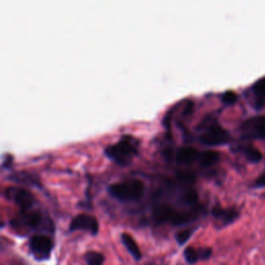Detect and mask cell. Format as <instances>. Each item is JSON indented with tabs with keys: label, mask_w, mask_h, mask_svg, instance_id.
I'll return each instance as SVG.
<instances>
[{
	"label": "cell",
	"mask_w": 265,
	"mask_h": 265,
	"mask_svg": "<svg viewBox=\"0 0 265 265\" xmlns=\"http://www.w3.org/2000/svg\"><path fill=\"white\" fill-rule=\"evenodd\" d=\"M12 226L19 228L25 227L28 230L36 232L37 234H53L55 226L52 218L40 209L32 208L30 210L20 212L19 218L13 219L11 222Z\"/></svg>",
	"instance_id": "6da1fadb"
},
{
	"label": "cell",
	"mask_w": 265,
	"mask_h": 265,
	"mask_svg": "<svg viewBox=\"0 0 265 265\" xmlns=\"http://www.w3.org/2000/svg\"><path fill=\"white\" fill-rule=\"evenodd\" d=\"M200 214V209L195 211H180L168 204H158L151 210V219L157 225L169 223L173 226H182L193 222Z\"/></svg>",
	"instance_id": "7a4b0ae2"
},
{
	"label": "cell",
	"mask_w": 265,
	"mask_h": 265,
	"mask_svg": "<svg viewBox=\"0 0 265 265\" xmlns=\"http://www.w3.org/2000/svg\"><path fill=\"white\" fill-rule=\"evenodd\" d=\"M139 142L130 136H123L118 142L108 146L105 153L108 159L115 164L125 167L128 166L138 154Z\"/></svg>",
	"instance_id": "3957f363"
},
{
	"label": "cell",
	"mask_w": 265,
	"mask_h": 265,
	"mask_svg": "<svg viewBox=\"0 0 265 265\" xmlns=\"http://www.w3.org/2000/svg\"><path fill=\"white\" fill-rule=\"evenodd\" d=\"M109 195L120 202H137L145 194V185L140 180H130L111 185L108 188Z\"/></svg>",
	"instance_id": "277c9868"
},
{
	"label": "cell",
	"mask_w": 265,
	"mask_h": 265,
	"mask_svg": "<svg viewBox=\"0 0 265 265\" xmlns=\"http://www.w3.org/2000/svg\"><path fill=\"white\" fill-rule=\"evenodd\" d=\"M30 254L37 261H46L51 257L54 242L47 234H35L28 242Z\"/></svg>",
	"instance_id": "5b68a950"
},
{
	"label": "cell",
	"mask_w": 265,
	"mask_h": 265,
	"mask_svg": "<svg viewBox=\"0 0 265 265\" xmlns=\"http://www.w3.org/2000/svg\"><path fill=\"white\" fill-rule=\"evenodd\" d=\"M230 141V134L216 121H211L200 137V142L207 146H218Z\"/></svg>",
	"instance_id": "8992f818"
},
{
	"label": "cell",
	"mask_w": 265,
	"mask_h": 265,
	"mask_svg": "<svg viewBox=\"0 0 265 265\" xmlns=\"http://www.w3.org/2000/svg\"><path fill=\"white\" fill-rule=\"evenodd\" d=\"M5 197L19 206L21 212L32 209L36 203L35 197L30 191L19 187L7 188L5 191Z\"/></svg>",
	"instance_id": "52a82bcc"
},
{
	"label": "cell",
	"mask_w": 265,
	"mask_h": 265,
	"mask_svg": "<svg viewBox=\"0 0 265 265\" xmlns=\"http://www.w3.org/2000/svg\"><path fill=\"white\" fill-rule=\"evenodd\" d=\"M241 136L247 140L265 139V115L247 119L240 125Z\"/></svg>",
	"instance_id": "ba28073f"
},
{
	"label": "cell",
	"mask_w": 265,
	"mask_h": 265,
	"mask_svg": "<svg viewBox=\"0 0 265 265\" xmlns=\"http://www.w3.org/2000/svg\"><path fill=\"white\" fill-rule=\"evenodd\" d=\"M100 230L99 220L96 216L87 214V213H80L75 216L70 223L69 232H77V231H85L91 233L93 236L98 235Z\"/></svg>",
	"instance_id": "9c48e42d"
},
{
	"label": "cell",
	"mask_w": 265,
	"mask_h": 265,
	"mask_svg": "<svg viewBox=\"0 0 265 265\" xmlns=\"http://www.w3.org/2000/svg\"><path fill=\"white\" fill-rule=\"evenodd\" d=\"M211 215L214 217L218 228H224L234 223L239 217L240 212L235 207L222 208L220 206H214L211 209Z\"/></svg>",
	"instance_id": "30bf717a"
},
{
	"label": "cell",
	"mask_w": 265,
	"mask_h": 265,
	"mask_svg": "<svg viewBox=\"0 0 265 265\" xmlns=\"http://www.w3.org/2000/svg\"><path fill=\"white\" fill-rule=\"evenodd\" d=\"M212 255L211 248H199L195 249L194 247H188L184 251V257L188 264L194 265L199 261L208 260Z\"/></svg>",
	"instance_id": "8fae6325"
},
{
	"label": "cell",
	"mask_w": 265,
	"mask_h": 265,
	"mask_svg": "<svg viewBox=\"0 0 265 265\" xmlns=\"http://www.w3.org/2000/svg\"><path fill=\"white\" fill-rule=\"evenodd\" d=\"M200 152L194 147H182L175 154V161L183 166H189L199 160Z\"/></svg>",
	"instance_id": "7c38bea8"
},
{
	"label": "cell",
	"mask_w": 265,
	"mask_h": 265,
	"mask_svg": "<svg viewBox=\"0 0 265 265\" xmlns=\"http://www.w3.org/2000/svg\"><path fill=\"white\" fill-rule=\"evenodd\" d=\"M121 241L122 245L126 248L127 252L129 253V255L134 258V260L139 261L142 258V253L136 242V240L132 238V236H130L128 233H122L121 236Z\"/></svg>",
	"instance_id": "4fadbf2b"
},
{
	"label": "cell",
	"mask_w": 265,
	"mask_h": 265,
	"mask_svg": "<svg viewBox=\"0 0 265 265\" xmlns=\"http://www.w3.org/2000/svg\"><path fill=\"white\" fill-rule=\"evenodd\" d=\"M219 161V153L214 150H206L203 152H200L198 162L200 165L204 168H209L217 164Z\"/></svg>",
	"instance_id": "5bb4252c"
},
{
	"label": "cell",
	"mask_w": 265,
	"mask_h": 265,
	"mask_svg": "<svg viewBox=\"0 0 265 265\" xmlns=\"http://www.w3.org/2000/svg\"><path fill=\"white\" fill-rule=\"evenodd\" d=\"M11 181H14L15 183H20V184H25L31 187H37L40 188V183L37 179H35L34 176H32L31 174H27V173H15L12 178H10Z\"/></svg>",
	"instance_id": "9a60e30c"
},
{
	"label": "cell",
	"mask_w": 265,
	"mask_h": 265,
	"mask_svg": "<svg viewBox=\"0 0 265 265\" xmlns=\"http://www.w3.org/2000/svg\"><path fill=\"white\" fill-rule=\"evenodd\" d=\"M87 265H103L106 258L104 254L97 251H88L83 256Z\"/></svg>",
	"instance_id": "2e32d148"
},
{
	"label": "cell",
	"mask_w": 265,
	"mask_h": 265,
	"mask_svg": "<svg viewBox=\"0 0 265 265\" xmlns=\"http://www.w3.org/2000/svg\"><path fill=\"white\" fill-rule=\"evenodd\" d=\"M240 151L244 153V156L247 158V160L251 163L257 164L262 160V153L253 146H244L240 148Z\"/></svg>",
	"instance_id": "e0dca14e"
},
{
	"label": "cell",
	"mask_w": 265,
	"mask_h": 265,
	"mask_svg": "<svg viewBox=\"0 0 265 265\" xmlns=\"http://www.w3.org/2000/svg\"><path fill=\"white\" fill-rule=\"evenodd\" d=\"M196 229H193V228H187V229H183V230H180L175 233L174 235V238L176 240V242H178L180 246H184L188 242V240L190 239V237L194 234V231Z\"/></svg>",
	"instance_id": "ac0fdd59"
},
{
	"label": "cell",
	"mask_w": 265,
	"mask_h": 265,
	"mask_svg": "<svg viewBox=\"0 0 265 265\" xmlns=\"http://www.w3.org/2000/svg\"><path fill=\"white\" fill-rule=\"evenodd\" d=\"M182 200L188 205H197L198 203V194L194 190H188L182 196Z\"/></svg>",
	"instance_id": "d6986e66"
},
{
	"label": "cell",
	"mask_w": 265,
	"mask_h": 265,
	"mask_svg": "<svg viewBox=\"0 0 265 265\" xmlns=\"http://www.w3.org/2000/svg\"><path fill=\"white\" fill-rule=\"evenodd\" d=\"M253 91L254 93L260 97L265 98V77L259 79L254 85H253Z\"/></svg>",
	"instance_id": "ffe728a7"
},
{
	"label": "cell",
	"mask_w": 265,
	"mask_h": 265,
	"mask_svg": "<svg viewBox=\"0 0 265 265\" xmlns=\"http://www.w3.org/2000/svg\"><path fill=\"white\" fill-rule=\"evenodd\" d=\"M178 179L183 183H194L196 181V175L192 171H179Z\"/></svg>",
	"instance_id": "44dd1931"
},
{
	"label": "cell",
	"mask_w": 265,
	"mask_h": 265,
	"mask_svg": "<svg viewBox=\"0 0 265 265\" xmlns=\"http://www.w3.org/2000/svg\"><path fill=\"white\" fill-rule=\"evenodd\" d=\"M222 100H223V102H224L225 104H227V105H232V104H234V103L236 102L237 96H236V94L233 93V92H226V93L223 95Z\"/></svg>",
	"instance_id": "7402d4cb"
},
{
	"label": "cell",
	"mask_w": 265,
	"mask_h": 265,
	"mask_svg": "<svg viewBox=\"0 0 265 265\" xmlns=\"http://www.w3.org/2000/svg\"><path fill=\"white\" fill-rule=\"evenodd\" d=\"M253 187L255 189H263V188H265V171L254 182Z\"/></svg>",
	"instance_id": "603a6c76"
}]
</instances>
